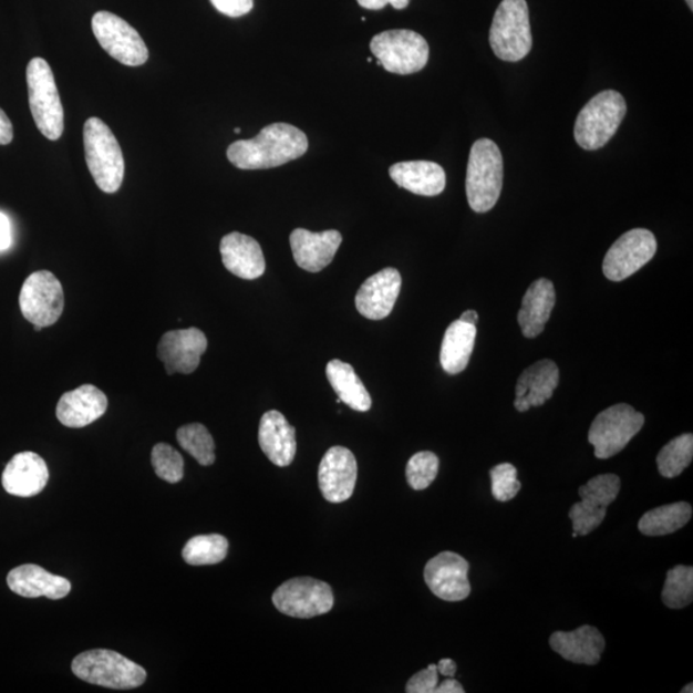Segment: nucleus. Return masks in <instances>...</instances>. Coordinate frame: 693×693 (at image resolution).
<instances>
[{
	"instance_id": "f257e3e1",
	"label": "nucleus",
	"mask_w": 693,
	"mask_h": 693,
	"mask_svg": "<svg viewBox=\"0 0 693 693\" xmlns=\"http://www.w3.org/2000/svg\"><path fill=\"white\" fill-rule=\"evenodd\" d=\"M308 149V136L300 128L277 123L263 127L254 139L232 143L227 155L240 170H262L300 158Z\"/></svg>"
},
{
	"instance_id": "f03ea898",
	"label": "nucleus",
	"mask_w": 693,
	"mask_h": 693,
	"mask_svg": "<svg viewBox=\"0 0 693 693\" xmlns=\"http://www.w3.org/2000/svg\"><path fill=\"white\" fill-rule=\"evenodd\" d=\"M504 159L498 145L487 138L473 144L466 173V196L473 211H490L501 196Z\"/></svg>"
},
{
	"instance_id": "7ed1b4c3",
	"label": "nucleus",
	"mask_w": 693,
	"mask_h": 693,
	"mask_svg": "<svg viewBox=\"0 0 693 693\" xmlns=\"http://www.w3.org/2000/svg\"><path fill=\"white\" fill-rule=\"evenodd\" d=\"M84 147L86 165L96 187L108 195L116 193L124 182L125 161L116 136L101 118H87Z\"/></svg>"
},
{
	"instance_id": "20e7f679",
	"label": "nucleus",
	"mask_w": 693,
	"mask_h": 693,
	"mask_svg": "<svg viewBox=\"0 0 693 693\" xmlns=\"http://www.w3.org/2000/svg\"><path fill=\"white\" fill-rule=\"evenodd\" d=\"M77 679L112 690L141 687L147 680L144 668L111 650H92L77 655L72 662Z\"/></svg>"
},
{
	"instance_id": "39448f33",
	"label": "nucleus",
	"mask_w": 693,
	"mask_h": 693,
	"mask_svg": "<svg viewBox=\"0 0 693 693\" xmlns=\"http://www.w3.org/2000/svg\"><path fill=\"white\" fill-rule=\"evenodd\" d=\"M625 114L627 103L619 92L606 91L594 95L577 117V143L586 151L602 148L616 135Z\"/></svg>"
},
{
	"instance_id": "423d86ee",
	"label": "nucleus",
	"mask_w": 693,
	"mask_h": 693,
	"mask_svg": "<svg viewBox=\"0 0 693 693\" xmlns=\"http://www.w3.org/2000/svg\"><path fill=\"white\" fill-rule=\"evenodd\" d=\"M489 43L499 60L518 62L527 58L534 38L526 0H503L492 21Z\"/></svg>"
},
{
	"instance_id": "0eeeda50",
	"label": "nucleus",
	"mask_w": 693,
	"mask_h": 693,
	"mask_svg": "<svg viewBox=\"0 0 693 693\" xmlns=\"http://www.w3.org/2000/svg\"><path fill=\"white\" fill-rule=\"evenodd\" d=\"M27 77L30 110L39 132L46 139L59 141L63 134L64 114L50 63L43 59H32Z\"/></svg>"
},
{
	"instance_id": "6e6552de",
	"label": "nucleus",
	"mask_w": 693,
	"mask_h": 693,
	"mask_svg": "<svg viewBox=\"0 0 693 693\" xmlns=\"http://www.w3.org/2000/svg\"><path fill=\"white\" fill-rule=\"evenodd\" d=\"M370 51L382 62V68L397 75L415 74L430 61L428 42L411 30L381 32L370 42Z\"/></svg>"
},
{
	"instance_id": "1a4fd4ad",
	"label": "nucleus",
	"mask_w": 693,
	"mask_h": 693,
	"mask_svg": "<svg viewBox=\"0 0 693 693\" xmlns=\"http://www.w3.org/2000/svg\"><path fill=\"white\" fill-rule=\"evenodd\" d=\"M644 424V416L632 406L619 404L603 410L588 432V442L594 447V456L607 461L622 453Z\"/></svg>"
},
{
	"instance_id": "9d476101",
	"label": "nucleus",
	"mask_w": 693,
	"mask_h": 693,
	"mask_svg": "<svg viewBox=\"0 0 693 693\" xmlns=\"http://www.w3.org/2000/svg\"><path fill=\"white\" fill-rule=\"evenodd\" d=\"M273 606L283 614L309 619L327 614L334 607L332 587L310 577L293 578L272 594Z\"/></svg>"
},
{
	"instance_id": "9b49d317",
	"label": "nucleus",
	"mask_w": 693,
	"mask_h": 693,
	"mask_svg": "<svg viewBox=\"0 0 693 693\" xmlns=\"http://www.w3.org/2000/svg\"><path fill=\"white\" fill-rule=\"evenodd\" d=\"M92 28L95 39L112 59L126 66H142L148 61V48L132 25L118 15L102 11L93 15Z\"/></svg>"
},
{
	"instance_id": "f8f14e48",
	"label": "nucleus",
	"mask_w": 693,
	"mask_h": 693,
	"mask_svg": "<svg viewBox=\"0 0 693 693\" xmlns=\"http://www.w3.org/2000/svg\"><path fill=\"white\" fill-rule=\"evenodd\" d=\"M23 318L37 327H52L64 309V293L60 280L51 271H37L23 283L20 292Z\"/></svg>"
},
{
	"instance_id": "ddd939ff",
	"label": "nucleus",
	"mask_w": 693,
	"mask_h": 693,
	"mask_svg": "<svg viewBox=\"0 0 693 693\" xmlns=\"http://www.w3.org/2000/svg\"><path fill=\"white\" fill-rule=\"evenodd\" d=\"M620 490V478L616 474H601L580 487V503L571 507L569 518L580 536L590 535L607 517L608 507L616 501Z\"/></svg>"
},
{
	"instance_id": "4468645a",
	"label": "nucleus",
	"mask_w": 693,
	"mask_h": 693,
	"mask_svg": "<svg viewBox=\"0 0 693 693\" xmlns=\"http://www.w3.org/2000/svg\"><path fill=\"white\" fill-rule=\"evenodd\" d=\"M656 249V238L650 230L627 231L610 247L603 259V273L611 281L630 278L654 259Z\"/></svg>"
},
{
	"instance_id": "2eb2a0df",
	"label": "nucleus",
	"mask_w": 693,
	"mask_h": 693,
	"mask_svg": "<svg viewBox=\"0 0 693 693\" xmlns=\"http://www.w3.org/2000/svg\"><path fill=\"white\" fill-rule=\"evenodd\" d=\"M469 562L455 552H441L426 563L424 579L437 598L457 602L467 599L472 592Z\"/></svg>"
},
{
	"instance_id": "dca6fc26",
	"label": "nucleus",
	"mask_w": 693,
	"mask_h": 693,
	"mask_svg": "<svg viewBox=\"0 0 693 693\" xmlns=\"http://www.w3.org/2000/svg\"><path fill=\"white\" fill-rule=\"evenodd\" d=\"M207 344L203 330L197 328L172 330L161 338L158 359L164 362L168 375L192 374L199 366Z\"/></svg>"
},
{
	"instance_id": "f3484780",
	"label": "nucleus",
	"mask_w": 693,
	"mask_h": 693,
	"mask_svg": "<svg viewBox=\"0 0 693 693\" xmlns=\"http://www.w3.org/2000/svg\"><path fill=\"white\" fill-rule=\"evenodd\" d=\"M358 482L356 457L349 448L335 446L322 457L319 487L327 501L341 504L353 495Z\"/></svg>"
},
{
	"instance_id": "a211bd4d",
	"label": "nucleus",
	"mask_w": 693,
	"mask_h": 693,
	"mask_svg": "<svg viewBox=\"0 0 693 693\" xmlns=\"http://www.w3.org/2000/svg\"><path fill=\"white\" fill-rule=\"evenodd\" d=\"M401 273L386 268L370 277L356 294V309L369 320H383L391 316L401 292Z\"/></svg>"
},
{
	"instance_id": "6ab92c4d",
	"label": "nucleus",
	"mask_w": 693,
	"mask_h": 693,
	"mask_svg": "<svg viewBox=\"0 0 693 693\" xmlns=\"http://www.w3.org/2000/svg\"><path fill=\"white\" fill-rule=\"evenodd\" d=\"M289 241L296 263L306 271L320 272L333 261L342 245V234L337 230L312 232L296 229L290 234Z\"/></svg>"
},
{
	"instance_id": "aec40b11",
	"label": "nucleus",
	"mask_w": 693,
	"mask_h": 693,
	"mask_svg": "<svg viewBox=\"0 0 693 693\" xmlns=\"http://www.w3.org/2000/svg\"><path fill=\"white\" fill-rule=\"evenodd\" d=\"M107 407L106 394L95 385L85 384L63 394L55 408V415L68 428L79 430L99 421L106 414Z\"/></svg>"
},
{
	"instance_id": "412c9836",
	"label": "nucleus",
	"mask_w": 693,
	"mask_h": 693,
	"mask_svg": "<svg viewBox=\"0 0 693 693\" xmlns=\"http://www.w3.org/2000/svg\"><path fill=\"white\" fill-rule=\"evenodd\" d=\"M7 583L12 592L27 599L61 600L71 592L69 579L52 575L35 563H25L11 570Z\"/></svg>"
},
{
	"instance_id": "4be33fe9",
	"label": "nucleus",
	"mask_w": 693,
	"mask_h": 693,
	"mask_svg": "<svg viewBox=\"0 0 693 693\" xmlns=\"http://www.w3.org/2000/svg\"><path fill=\"white\" fill-rule=\"evenodd\" d=\"M559 368L551 360H541L524 370L515 390V408L527 413L531 407L546 404L559 385Z\"/></svg>"
},
{
	"instance_id": "5701e85b",
	"label": "nucleus",
	"mask_w": 693,
	"mask_h": 693,
	"mask_svg": "<svg viewBox=\"0 0 693 693\" xmlns=\"http://www.w3.org/2000/svg\"><path fill=\"white\" fill-rule=\"evenodd\" d=\"M50 470L43 457L35 453H20L7 464L2 475V485L7 494L18 497H34L42 492Z\"/></svg>"
},
{
	"instance_id": "b1692460",
	"label": "nucleus",
	"mask_w": 693,
	"mask_h": 693,
	"mask_svg": "<svg viewBox=\"0 0 693 693\" xmlns=\"http://www.w3.org/2000/svg\"><path fill=\"white\" fill-rule=\"evenodd\" d=\"M220 252L225 268L240 279L255 280L263 276L266 262L259 241L241 232H230L221 239Z\"/></svg>"
},
{
	"instance_id": "393cba45",
	"label": "nucleus",
	"mask_w": 693,
	"mask_h": 693,
	"mask_svg": "<svg viewBox=\"0 0 693 693\" xmlns=\"http://www.w3.org/2000/svg\"><path fill=\"white\" fill-rule=\"evenodd\" d=\"M259 443L262 453L277 466L293 463L297 453L296 430L279 411H268L260 422Z\"/></svg>"
},
{
	"instance_id": "a878e982",
	"label": "nucleus",
	"mask_w": 693,
	"mask_h": 693,
	"mask_svg": "<svg viewBox=\"0 0 693 693\" xmlns=\"http://www.w3.org/2000/svg\"><path fill=\"white\" fill-rule=\"evenodd\" d=\"M550 647L568 662L596 665L600 663L607 642L598 628L582 625L573 632H555Z\"/></svg>"
},
{
	"instance_id": "bb28decb",
	"label": "nucleus",
	"mask_w": 693,
	"mask_h": 693,
	"mask_svg": "<svg viewBox=\"0 0 693 693\" xmlns=\"http://www.w3.org/2000/svg\"><path fill=\"white\" fill-rule=\"evenodd\" d=\"M392 180L414 195L434 197L446 188V173L431 161H408L391 166Z\"/></svg>"
},
{
	"instance_id": "cd10ccee",
	"label": "nucleus",
	"mask_w": 693,
	"mask_h": 693,
	"mask_svg": "<svg viewBox=\"0 0 693 693\" xmlns=\"http://www.w3.org/2000/svg\"><path fill=\"white\" fill-rule=\"evenodd\" d=\"M555 302V287L549 279L541 278L531 283L523 298L518 313V322L524 337L536 338L544 332Z\"/></svg>"
},
{
	"instance_id": "c85d7f7f",
	"label": "nucleus",
	"mask_w": 693,
	"mask_h": 693,
	"mask_svg": "<svg viewBox=\"0 0 693 693\" xmlns=\"http://www.w3.org/2000/svg\"><path fill=\"white\" fill-rule=\"evenodd\" d=\"M475 337L477 327L461 319L447 328L441 346V365L446 373L456 375L464 372L470 361Z\"/></svg>"
},
{
	"instance_id": "c756f323",
	"label": "nucleus",
	"mask_w": 693,
	"mask_h": 693,
	"mask_svg": "<svg viewBox=\"0 0 693 693\" xmlns=\"http://www.w3.org/2000/svg\"><path fill=\"white\" fill-rule=\"evenodd\" d=\"M327 377L337 396L354 411L366 413L372 407V397L352 365L332 360L327 365Z\"/></svg>"
},
{
	"instance_id": "7c9ffc66",
	"label": "nucleus",
	"mask_w": 693,
	"mask_h": 693,
	"mask_svg": "<svg viewBox=\"0 0 693 693\" xmlns=\"http://www.w3.org/2000/svg\"><path fill=\"white\" fill-rule=\"evenodd\" d=\"M692 518V507L687 503H675L656 507L643 515L639 523V529L642 535L649 537H659L672 535Z\"/></svg>"
},
{
	"instance_id": "2f4dec72",
	"label": "nucleus",
	"mask_w": 693,
	"mask_h": 693,
	"mask_svg": "<svg viewBox=\"0 0 693 693\" xmlns=\"http://www.w3.org/2000/svg\"><path fill=\"white\" fill-rule=\"evenodd\" d=\"M228 539L221 535L197 536L183 549V559L193 567L215 566L227 558Z\"/></svg>"
},
{
	"instance_id": "473e14b6",
	"label": "nucleus",
	"mask_w": 693,
	"mask_h": 693,
	"mask_svg": "<svg viewBox=\"0 0 693 693\" xmlns=\"http://www.w3.org/2000/svg\"><path fill=\"white\" fill-rule=\"evenodd\" d=\"M693 458V435L682 434L669 442L660 451L656 463L664 478L679 477L691 465Z\"/></svg>"
},
{
	"instance_id": "72a5a7b5",
	"label": "nucleus",
	"mask_w": 693,
	"mask_h": 693,
	"mask_svg": "<svg viewBox=\"0 0 693 693\" xmlns=\"http://www.w3.org/2000/svg\"><path fill=\"white\" fill-rule=\"evenodd\" d=\"M176 438L182 448L195 457L198 464L209 466L215 463V442L205 425L198 423L184 425L177 431Z\"/></svg>"
},
{
	"instance_id": "f704fd0d",
	"label": "nucleus",
	"mask_w": 693,
	"mask_h": 693,
	"mask_svg": "<svg viewBox=\"0 0 693 693\" xmlns=\"http://www.w3.org/2000/svg\"><path fill=\"white\" fill-rule=\"evenodd\" d=\"M662 599L669 609H683L692 603V567L676 566L668 571Z\"/></svg>"
},
{
	"instance_id": "c9c22d12",
	"label": "nucleus",
	"mask_w": 693,
	"mask_h": 693,
	"mask_svg": "<svg viewBox=\"0 0 693 693\" xmlns=\"http://www.w3.org/2000/svg\"><path fill=\"white\" fill-rule=\"evenodd\" d=\"M439 458L437 455L423 451L410 458L406 467V478L411 488L423 490L428 488L437 478Z\"/></svg>"
},
{
	"instance_id": "e433bc0d",
	"label": "nucleus",
	"mask_w": 693,
	"mask_h": 693,
	"mask_svg": "<svg viewBox=\"0 0 693 693\" xmlns=\"http://www.w3.org/2000/svg\"><path fill=\"white\" fill-rule=\"evenodd\" d=\"M152 466L158 478L172 485L179 483L184 477L183 456L166 443H158L153 447Z\"/></svg>"
},
{
	"instance_id": "4c0bfd02",
	"label": "nucleus",
	"mask_w": 693,
	"mask_h": 693,
	"mask_svg": "<svg viewBox=\"0 0 693 693\" xmlns=\"http://www.w3.org/2000/svg\"><path fill=\"white\" fill-rule=\"evenodd\" d=\"M492 495L499 503L511 501L517 497L521 489V483L518 480V470L511 464H499L490 470Z\"/></svg>"
},
{
	"instance_id": "58836bf2",
	"label": "nucleus",
	"mask_w": 693,
	"mask_h": 693,
	"mask_svg": "<svg viewBox=\"0 0 693 693\" xmlns=\"http://www.w3.org/2000/svg\"><path fill=\"white\" fill-rule=\"evenodd\" d=\"M439 673L437 665L431 664L428 668L424 669L411 676L410 681L406 684L407 693H434L435 689L438 686L439 682Z\"/></svg>"
},
{
	"instance_id": "ea45409f",
	"label": "nucleus",
	"mask_w": 693,
	"mask_h": 693,
	"mask_svg": "<svg viewBox=\"0 0 693 693\" xmlns=\"http://www.w3.org/2000/svg\"><path fill=\"white\" fill-rule=\"evenodd\" d=\"M217 11L229 18H241L252 11L254 0H211Z\"/></svg>"
},
{
	"instance_id": "a19ab883",
	"label": "nucleus",
	"mask_w": 693,
	"mask_h": 693,
	"mask_svg": "<svg viewBox=\"0 0 693 693\" xmlns=\"http://www.w3.org/2000/svg\"><path fill=\"white\" fill-rule=\"evenodd\" d=\"M358 3L370 11L383 10V8L389 4L396 8V10H405L410 4V0H358Z\"/></svg>"
},
{
	"instance_id": "79ce46f5",
	"label": "nucleus",
	"mask_w": 693,
	"mask_h": 693,
	"mask_svg": "<svg viewBox=\"0 0 693 693\" xmlns=\"http://www.w3.org/2000/svg\"><path fill=\"white\" fill-rule=\"evenodd\" d=\"M12 244L11 223L7 215L0 213V252L6 251Z\"/></svg>"
},
{
	"instance_id": "37998d69",
	"label": "nucleus",
	"mask_w": 693,
	"mask_h": 693,
	"mask_svg": "<svg viewBox=\"0 0 693 693\" xmlns=\"http://www.w3.org/2000/svg\"><path fill=\"white\" fill-rule=\"evenodd\" d=\"M13 139V126L6 112L0 108V145L10 144Z\"/></svg>"
},
{
	"instance_id": "c03bdc74",
	"label": "nucleus",
	"mask_w": 693,
	"mask_h": 693,
	"mask_svg": "<svg viewBox=\"0 0 693 693\" xmlns=\"http://www.w3.org/2000/svg\"><path fill=\"white\" fill-rule=\"evenodd\" d=\"M462 684L454 679H447L438 684L434 693H464Z\"/></svg>"
},
{
	"instance_id": "a18cd8bd",
	"label": "nucleus",
	"mask_w": 693,
	"mask_h": 693,
	"mask_svg": "<svg viewBox=\"0 0 693 693\" xmlns=\"http://www.w3.org/2000/svg\"><path fill=\"white\" fill-rule=\"evenodd\" d=\"M438 673L443 676H447V679H454L457 665L453 659H442L437 665Z\"/></svg>"
},
{
	"instance_id": "49530a36",
	"label": "nucleus",
	"mask_w": 693,
	"mask_h": 693,
	"mask_svg": "<svg viewBox=\"0 0 693 693\" xmlns=\"http://www.w3.org/2000/svg\"><path fill=\"white\" fill-rule=\"evenodd\" d=\"M462 321L466 322V324H472L477 327L478 324V312L474 310L465 311L461 318Z\"/></svg>"
},
{
	"instance_id": "de8ad7c7",
	"label": "nucleus",
	"mask_w": 693,
	"mask_h": 693,
	"mask_svg": "<svg viewBox=\"0 0 693 693\" xmlns=\"http://www.w3.org/2000/svg\"><path fill=\"white\" fill-rule=\"evenodd\" d=\"M692 687H693V684L690 683L689 686L684 687L681 692L682 693H687V692L692 693L693 692Z\"/></svg>"
},
{
	"instance_id": "09e8293b",
	"label": "nucleus",
	"mask_w": 693,
	"mask_h": 693,
	"mask_svg": "<svg viewBox=\"0 0 693 693\" xmlns=\"http://www.w3.org/2000/svg\"><path fill=\"white\" fill-rule=\"evenodd\" d=\"M686 2L689 4V7H690V10L692 11L693 10V0H686Z\"/></svg>"
},
{
	"instance_id": "8fccbe9b",
	"label": "nucleus",
	"mask_w": 693,
	"mask_h": 693,
	"mask_svg": "<svg viewBox=\"0 0 693 693\" xmlns=\"http://www.w3.org/2000/svg\"><path fill=\"white\" fill-rule=\"evenodd\" d=\"M234 133L239 134L240 133V128L236 127V131H234Z\"/></svg>"
},
{
	"instance_id": "3c124183",
	"label": "nucleus",
	"mask_w": 693,
	"mask_h": 693,
	"mask_svg": "<svg viewBox=\"0 0 693 693\" xmlns=\"http://www.w3.org/2000/svg\"><path fill=\"white\" fill-rule=\"evenodd\" d=\"M376 64H377L379 68H382V62L381 61H377Z\"/></svg>"
},
{
	"instance_id": "603ef678",
	"label": "nucleus",
	"mask_w": 693,
	"mask_h": 693,
	"mask_svg": "<svg viewBox=\"0 0 693 693\" xmlns=\"http://www.w3.org/2000/svg\"><path fill=\"white\" fill-rule=\"evenodd\" d=\"M368 62H369V63H372V62H373V59H372V58L368 59Z\"/></svg>"
},
{
	"instance_id": "864d4df0",
	"label": "nucleus",
	"mask_w": 693,
	"mask_h": 693,
	"mask_svg": "<svg viewBox=\"0 0 693 693\" xmlns=\"http://www.w3.org/2000/svg\"><path fill=\"white\" fill-rule=\"evenodd\" d=\"M577 537H578V534H576V531H575V534H573V538H577Z\"/></svg>"
}]
</instances>
